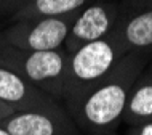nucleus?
Here are the masks:
<instances>
[{
    "label": "nucleus",
    "instance_id": "f257e3e1",
    "mask_svg": "<svg viewBox=\"0 0 152 135\" xmlns=\"http://www.w3.org/2000/svg\"><path fill=\"white\" fill-rule=\"evenodd\" d=\"M151 60L152 50L125 53L107 76L72 105L66 106L82 135L115 132L122 122V113L131 85Z\"/></svg>",
    "mask_w": 152,
    "mask_h": 135
},
{
    "label": "nucleus",
    "instance_id": "f03ea898",
    "mask_svg": "<svg viewBox=\"0 0 152 135\" xmlns=\"http://www.w3.org/2000/svg\"><path fill=\"white\" fill-rule=\"evenodd\" d=\"M125 53H128V50L115 29L106 37L90 42L69 53L63 105L69 106L79 100L88 89H91L112 71V68Z\"/></svg>",
    "mask_w": 152,
    "mask_h": 135
},
{
    "label": "nucleus",
    "instance_id": "7ed1b4c3",
    "mask_svg": "<svg viewBox=\"0 0 152 135\" xmlns=\"http://www.w3.org/2000/svg\"><path fill=\"white\" fill-rule=\"evenodd\" d=\"M67 61L69 52L64 47L37 52L19 50L11 47L3 63V68L18 72L37 89L63 103Z\"/></svg>",
    "mask_w": 152,
    "mask_h": 135
},
{
    "label": "nucleus",
    "instance_id": "20e7f679",
    "mask_svg": "<svg viewBox=\"0 0 152 135\" xmlns=\"http://www.w3.org/2000/svg\"><path fill=\"white\" fill-rule=\"evenodd\" d=\"M77 13L66 16H45L13 21L0 32L8 45L19 50H55L64 45Z\"/></svg>",
    "mask_w": 152,
    "mask_h": 135
},
{
    "label": "nucleus",
    "instance_id": "39448f33",
    "mask_svg": "<svg viewBox=\"0 0 152 135\" xmlns=\"http://www.w3.org/2000/svg\"><path fill=\"white\" fill-rule=\"evenodd\" d=\"M120 18V0L93 2L77 11L63 47L69 53L90 42L99 40L115 29Z\"/></svg>",
    "mask_w": 152,
    "mask_h": 135
},
{
    "label": "nucleus",
    "instance_id": "423d86ee",
    "mask_svg": "<svg viewBox=\"0 0 152 135\" xmlns=\"http://www.w3.org/2000/svg\"><path fill=\"white\" fill-rule=\"evenodd\" d=\"M0 125L11 135H82L64 105L50 109L15 111Z\"/></svg>",
    "mask_w": 152,
    "mask_h": 135
},
{
    "label": "nucleus",
    "instance_id": "0eeeda50",
    "mask_svg": "<svg viewBox=\"0 0 152 135\" xmlns=\"http://www.w3.org/2000/svg\"><path fill=\"white\" fill-rule=\"evenodd\" d=\"M115 31L128 52L152 50V0H120Z\"/></svg>",
    "mask_w": 152,
    "mask_h": 135
},
{
    "label": "nucleus",
    "instance_id": "6e6552de",
    "mask_svg": "<svg viewBox=\"0 0 152 135\" xmlns=\"http://www.w3.org/2000/svg\"><path fill=\"white\" fill-rule=\"evenodd\" d=\"M0 100L15 108V111L50 109L63 105L61 101L32 85L18 72L3 66H0Z\"/></svg>",
    "mask_w": 152,
    "mask_h": 135
},
{
    "label": "nucleus",
    "instance_id": "1a4fd4ad",
    "mask_svg": "<svg viewBox=\"0 0 152 135\" xmlns=\"http://www.w3.org/2000/svg\"><path fill=\"white\" fill-rule=\"evenodd\" d=\"M152 121V60L133 82L122 113L126 127Z\"/></svg>",
    "mask_w": 152,
    "mask_h": 135
},
{
    "label": "nucleus",
    "instance_id": "9d476101",
    "mask_svg": "<svg viewBox=\"0 0 152 135\" xmlns=\"http://www.w3.org/2000/svg\"><path fill=\"white\" fill-rule=\"evenodd\" d=\"M93 2H101V0H29L11 18V23L19 19L45 18V16H66L77 13Z\"/></svg>",
    "mask_w": 152,
    "mask_h": 135
},
{
    "label": "nucleus",
    "instance_id": "9b49d317",
    "mask_svg": "<svg viewBox=\"0 0 152 135\" xmlns=\"http://www.w3.org/2000/svg\"><path fill=\"white\" fill-rule=\"evenodd\" d=\"M29 0H0V19H11Z\"/></svg>",
    "mask_w": 152,
    "mask_h": 135
},
{
    "label": "nucleus",
    "instance_id": "f8f14e48",
    "mask_svg": "<svg viewBox=\"0 0 152 135\" xmlns=\"http://www.w3.org/2000/svg\"><path fill=\"white\" fill-rule=\"evenodd\" d=\"M123 135H152V121L142 122L138 125H131L125 130Z\"/></svg>",
    "mask_w": 152,
    "mask_h": 135
},
{
    "label": "nucleus",
    "instance_id": "ddd939ff",
    "mask_svg": "<svg viewBox=\"0 0 152 135\" xmlns=\"http://www.w3.org/2000/svg\"><path fill=\"white\" fill-rule=\"evenodd\" d=\"M10 48H11V45H8L5 42V39L0 35V66H3V63H5V60H7V55H8V52H10Z\"/></svg>",
    "mask_w": 152,
    "mask_h": 135
},
{
    "label": "nucleus",
    "instance_id": "4468645a",
    "mask_svg": "<svg viewBox=\"0 0 152 135\" xmlns=\"http://www.w3.org/2000/svg\"><path fill=\"white\" fill-rule=\"evenodd\" d=\"M13 113H15V108H11L10 105L3 103V101L0 100V124H2V122L5 121L10 114H13Z\"/></svg>",
    "mask_w": 152,
    "mask_h": 135
},
{
    "label": "nucleus",
    "instance_id": "2eb2a0df",
    "mask_svg": "<svg viewBox=\"0 0 152 135\" xmlns=\"http://www.w3.org/2000/svg\"><path fill=\"white\" fill-rule=\"evenodd\" d=\"M0 135H11V134L8 132L5 127H2V125H0Z\"/></svg>",
    "mask_w": 152,
    "mask_h": 135
},
{
    "label": "nucleus",
    "instance_id": "dca6fc26",
    "mask_svg": "<svg viewBox=\"0 0 152 135\" xmlns=\"http://www.w3.org/2000/svg\"><path fill=\"white\" fill-rule=\"evenodd\" d=\"M104 135H118L117 132H109V134H104Z\"/></svg>",
    "mask_w": 152,
    "mask_h": 135
}]
</instances>
